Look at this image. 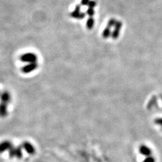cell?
<instances>
[{
	"instance_id": "6da1fadb",
	"label": "cell",
	"mask_w": 162,
	"mask_h": 162,
	"mask_svg": "<svg viewBox=\"0 0 162 162\" xmlns=\"http://www.w3.org/2000/svg\"><path fill=\"white\" fill-rule=\"evenodd\" d=\"M20 60L22 62L30 64L37 62V56L35 53H25L21 55L20 57Z\"/></svg>"
},
{
	"instance_id": "7a4b0ae2",
	"label": "cell",
	"mask_w": 162,
	"mask_h": 162,
	"mask_svg": "<svg viewBox=\"0 0 162 162\" xmlns=\"http://www.w3.org/2000/svg\"><path fill=\"white\" fill-rule=\"evenodd\" d=\"M9 156L10 158L16 157L18 159H21L22 157V147H13L12 149H10L9 151Z\"/></svg>"
},
{
	"instance_id": "3957f363",
	"label": "cell",
	"mask_w": 162,
	"mask_h": 162,
	"mask_svg": "<svg viewBox=\"0 0 162 162\" xmlns=\"http://www.w3.org/2000/svg\"><path fill=\"white\" fill-rule=\"evenodd\" d=\"M70 15L72 18L78 20L83 19L85 17V14L81 12V8L80 5L76 6L74 10L70 13Z\"/></svg>"
},
{
	"instance_id": "277c9868",
	"label": "cell",
	"mask_w": 162,
	"mask_h": 162,
	"mask_svg": "<svg viewBox=\"0 0 162 162\" xmlns=\"http://www.w3.org/2000/svg\"><path fill=\"white\" fill-rule=\"evenodd\" d=\"M38 66H39V65H38L37 62L27 64L26 65H24V66L22 68L21 71L24 74H29L30 72L35 70L38 68Z\"/></svg>"
},
{
	"instance_id": "5b68a950",
	"label": "cell",
	"mask_w": 162,
	"mask_h": 162,
	"mask_svg": "<svg viewBox=\"0 0 162 162\" xmlns=\"http://www.w3.org/2000/svg\"><path fill=\"white\" fill-rule=\"evenodd\" d=\"M22 148L25 150L26 152L27 153H29V155H34L35 153V148L34 147V146L31 143H30L29 142H27V141H25L22 144Z\"/></svg>"
},
{
	"instance_id": "8992f818",
	"label": "cell",
	"mask_w": 162,
	"mask_h": 162,
	"mask_svg": "<svg viewBox=\"0 0 162 162\" xmlns=\"http://www.w3.org/2000/svg\"><path fill=\"white\" fill-rule=\"evenodd\" d=\"M14 147L13 144L9 140H4L0 143V153H4L6 151H9Z\"/></svg>"
},
{
	"instance_id": "52a82bcc",
	"label": "cell",
	"mask_w": 162,
	"mask_h": 162,
	"mask_svg": "<svg viewBox=\"0 0 162 162\" xmlns=\"http://www.w3.org/2000/svg\"><path fill=\"white\" fill-rule=\"evenodd\" d=\"M139 153L145 157L152 156V151L151 150V149L149 147H147V145H144V144H142V145H140L139 147Z\"/></svg>"
},
{
	"instance_id": "ba28073f",
	"label": "cell",
	"mask_w": 162,
	"mask_h": 162,
	"mask_svg": "<svg viewBox=\"0 0 162 162\" xmlns=\"http://www.w3.org/2000/svg\"><path fill=\"white\" fill-rule=\"evenodd\" d=\"M0 100H1L2 103L8 104L10 100H11V95H10V93L6 91L1 93V94H0Z\"/></svg>"
},
{
	"instance_id": "9c48e42d",
	"label": "cell",
	"mask_w": 162,
	"mask_h": 162,
	"mask_svg": "<svg viewBox=\"0 0 162 162\" xmlns=\"http://www.w3.org/2000/svg\"><path fill=\"white\" fill-rule=\"evenodd\" d=\"M8 115V104L4 103H0V117L5 118Z\"/></svg>"
},
{
	"instance_id": "30bf717a",
	"label": "cell",
	"mask_w": 162,
	"mask_h": 162,
	"mask_svg": "<svg viewBox=\"0 0 162 162\" xmlns=\"http://www.w3.org/2000/svg\"><path fill=\"white\" fill-rule=\"evenodd\" d=\"M120 28H121V24H120V22H116L115 29H114V30H113V32L112 33L113 39H116L118 37L119 34H120Z\"/></svg>"
},
{
	"instance_id": "8fae6325",
	"label": "cell",
	"mask_w": 162,
	"mask_h": 162,
	"mask_svg": "<svg viewBox=\"0 0 162 162\" xmlns=\"http://www.w3.org/2000/svg\"><path fill=\"white\" fill-rule=\"evenodd\" d=\"M95 25V20L93 17H90L87 21V23H86V26H87V29L89 30H92L93 28Z\"/></svg>"
},
{
	"instance_id": "7c38bea8",
	"label": "cell",
	"mask_w": 162,
	"mask_h": 162,
	"mask_svg": "<svg viewBox=\"0 0 162 162\" xmlns=\"http://www.w3.org/2000/svg\"><path fill=\"white\" fill-rule=\"evenodd\" d=\"M110 27L108 25V26L106 27V28L104 29L102 34V36L104 38V39H108V38L110 36V34H111V31H110Z\"/></svg>"
},
{
	"instance_id": "4fadbf2b",
	"label": "cell",
	"mask_w": 162,
	"mask_h": 162,
	"mask_svg": "<svg viewBox=\"0 0 162 162\" xmlns=\"http://www.w3.org/2000/svg\"><path fill=\"white\" fill-rule=\"evenodd\" d=\"M143 162H156V160H155L153 156H151L146 157L145 159L143 160Z\"/></svg>"
},
{
	"instance_id": "5bb4252c",
	"label": "cell",
	"mask_w": 162,
	"mask_h": 162,
	"mask_svg": "<svg viewBox=\"0 0 162 162\" xmlns=\"http://www.w3.org/2000/svg\"><path fill=\"white\" fill-rule=\"evenodd\" d=\"M87 14L90 16V17H93L95 14V10L94 8H89L88 10H87Z\"/></svg>"
},
{
	"instance_id": "9a60e30c",
	"label": "cell",
	"mask_w": 162,
	"mask_h": 162,
	"mask_svg": "<svg viewBox=\"0 0 162 162\" xmlns=\"http://www.w3.org/2000/svg\"><path fill=\"white\" fill-rule=\"evenodd\" d=\"M155 124L156 125L159 126L162 130V118H157L155 120Z\"/></svg>"
},
{
	"instance_id": "2e32d148",
	"label": "cell",
	"mask_w": 162,
	"mask_h": 162,
	"mask_svg": "<svg viewBox=\"0 0 162 162\" xmlns=\"http://www.w3.org/2000/svg\"><path fill=\"white\" fill-rule=\"evenodd\" d=\"M96 5H97V2H96V1H95V0H92V1L89 2L87 6L89 7V8H94L96 6Z\"/></svg>"
},
{
	"instance_id": "e0dca14e",
	"label": "cell",
	"mask_w": 162,
	"mask_h": 162,
	"mask_svg": "<svg viewBox=\"0 0 162 162\" xmlns=\"http://www.w3.org/2000/svg\"><path fill=\"white\" fill-rule=\"evenodd\" d=\"M89 2H90L89 0H81V3L82 6H87L88 3H89Z\"/></svg>"
},
{
	"instance_id": "ac0fdd59",
	"label": "cell",
	"mask_w": 162,
	"mask_h": 162,
	"mask_svg": "<svg viewBox=\"0 0 162 162\" xmlns=\"http://www.w3.org/2000/svg\"><path fill=\"white\" fill-rule=\"evenodd\" d=\"M0 94H1V93H0Z\"/></svg>"
}]
</instances>
